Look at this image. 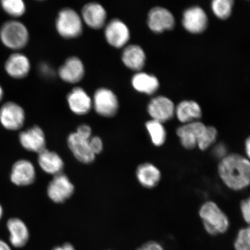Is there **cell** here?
Segmentation results:
<instances>
[{"mask_svg": "<svg viewBox=\"0 0 250 250\" xmlns=\"http://www.w3.org/2000/svg\"><path fill=\"white\" fill-rule=\"evenodd\" d=\"M104 36L109 44L116 48H123L130 39L129 28L118 19L112 20L106 25Z\"/></svg>", "mask_w": 250, "mask_h": 250, "instance_id": "8fae6325", "label": "cell"}, {"mask_svg": "<svg viewBox=\"0 0 250 250\" xmlns=\"http://www.w3.org/2000/svg\"><path fill=\"white\" fill-rule=\"evenodd\" d=\"M78 135L86 139H90L92 137V129L89 125L83 124L78 126L76 132Z\"/></svg>", "mask_w": 250, "mask_h": 250, "instance_id": "836d02e7", "label": "cell"}, {"mask_svg": "<svg viewBox=\"0 0 250 250\" xmlns=\"http://www.w3.org/2000/svg\"><path fill=\"white\" fill-rule=\"evenodd\" d=\"M29 40V29L18 20L6 21L0 27V42L12 51L20 52L26 48Z\"/></svg>", "mask_w": 250, "mask_h": 250, "instance_id": "7a4b0ae2", "label": "cell"}, {"mask_svg": "<svg viewBox=\"0 0 250 250\" xmlns=\"http://www.w3.org/2000/svg\"><path fill=\"white\" fill-rule=\"evenodd\" d=\"M0 250H12V249L8 243L0 239Z\"/></svg>", "mask_w": 250, "mask_h": 250, "instance_id": "74e56055", "label": "cell"}, {"mask_svg": "<svg viewBox=\"0 0 250 250\" xmlns=\"http://www.w3.org/2000/svg\"><path fill=\"white\" fill-rule=\"evenodd\" d=\"M233 1L232 0H214L212 2V11L221 20H226L232 12Z\"/></svg>", "mask_w": 250, "mask_h": 250, "instance_id": "f1b7e54d", "label": "cell"}, {"mask_svg": "<svg viewBox=\"0 0 250 250\" xmlns=\"http://www.w3.org/2000/svg\"><path fill=\"white\" fill-rule=\"evenodd\" d=\"M3 215H4V208H3L1 203H0V221L2 220Z\"/></svg>", "mask_w": 250, "mask_h": 250, "instance_id": "ab89813d", "label": "cell"}, {"mask_svg": "<svg viewBox=\"0 0 250 250\" xmlns=\"http://www.w3.org/2000/svg\"><path fill=\"white\" fill-rule=\"evenodd\" d=\"M246 157L250 161V135L247 138L245 143Z\"/></svg>", "mask_w": 250, "mask_h": 250, "instance_id": "8d00e7d4", "label": "cell"}, {"mask_svg": "<svg viewBox=\"0 0 250 250\" xmlns=\"http://www.w3.org/2000/svg\"><path fill=\"white\" fill-rule=\"evenodd\" d=\"M131 83L137 92L147 95H152L157 91L159 86L157 78L143 72H138L134 75Z\"/></svg>", "mask_w": 250, "mask_h": 250, "instance_id": "cb8c5ba5", "label": "cell"}, {"mask_svg": "<svg viewBox=\"0 0 250 250\" xmlns=\"http://www.w3.org/2000/svg\"><path fill=\"white\" fill-rule=\"evenodd\" d=\"M52 250H76L74 248V246L69 243L64 244L62 246L56 247L55 248Z\"/></svg>", "mask_w": 250, "mask_h": 250, "instance_id": "d590c367", "label": "cell"}, {"mask_svg": "<svg viewBox=\"0 0 250 250\" xmlns=\"http://www.w3.org/2000/svg\"><path fill=\"white\" fill-rule=\"evenodd\" d=\"M136 174L141 185L149 189L157 186L162 178L160 170L151 163L139 165L137 168Z\"/></svg>", "mask_w": 250, "mask_h": 250, "instance_id": "603a6c76", "label": "cell"}, {"mask_svg": "<svg viewBox=\"0 0 250 250\" xmlns=\"http://www.w3.org/2000/svg\"><path fill=\"white\" fill-rule=\"evenodd\" d=\"M212 153H213L214 157L218 159L220 161L229 154L227 146L223 143H219L215 145L212 149Z\"/></svg>", "mask_w": 250, "mask_h": 250, "instance_id": "d6a6232c", "label": "cell"}, {"mask_svg": "<svg viewBox=\"0 0 250 250\" xmlns=\"http://www.w3.org/2000/svg\"><path fill=\"white\" fill-rule=\"evenodd\" d=\"M151 142L156 146H161L167 140V133L163 124L151 120L146 124Z\"/></svg>", "mask_w": 250, "mask_h": 250, "instance_id": "484cf974", "label": "cell"}, {"mask_svg": "<svg viewBox=\"0 0 250 250\" xmlns=\"http://www.w3.org/2000/svg\"><path fill=\"white\" fill-rule=\"evenodd\" d=\"M208 17L201 8L194 7L184 12L183 24L185 29L192 33H201L208 26Z\"/></svg>", "mask_w": 250, "mask_h": 250, "instance_id": "ffe728a7", "label": "cell"}, {"mask_svg": "<svg viewBox=\"0 0 250 250\" xmlns=\"http://www.w3.org/2000/svg\"><path fill=\"white\" fill-rule=\"evenodd\" d=\"M107 16V12L101 4L90 2L83 6L81 17L87 26L99 30L105 26Z\"/></svg>", "mask_w": 250, "mask_h": 250, "instance_id": "2e32d148", "label": "cell"}, {"mask_svg": "<svg viewBox=\"0 0 250 250\" xmlns=\"http://www.w3.org/2000/svg\"><path fill=\"white\" fill-rule=\"evenodd\" d=\"M218 173L225 185L234 191L250 186V161L237 153L229 154L219 162Z\"/></svg>", "mask_w": 250, "mask_h": 250, "instance_id": "6da1fadb", "label": "cell"}, {"mask_svg": "<svg viewBox=\"0 0 250 250\" xmlns=\"http://www.w3.org/2000/svg\"><path fill=\"white\" fill-rule=\"evenodd\" d=\"M0 7L12 20H18L22 17L27 11L26 3L23 0H1Z\"/></svg>", "mask_w": 250, "mask_h": 250, "instance_id": "4316f807", "label": "cell"}, {"mask_svg": "<svg viewBox=\"0 0 250 250\" xmlns=\"http://www.w3.org/2000/svg\"><path fill=\"white\" fill-rule=\"evenodd\" d=\"M46 191L52 202L62 203L73 195L74 186L66 175L62 173L54 176L50 181Z\"/></svg>", "mask_w": 250, "mask_h": 250, "instance_id": "ba28073f", "label": "cell"}, {"mask_svg": "<svg viewBox=\"0 0 250 250\" xmlns=\"http://www.w3.org/2000/svg\"><path fill=\"white\" fill-rule=\"evenodd\" d=\"M89 140L76 133H72L67 138V145L72 154L81 163L89 164L95 161L96 155L90 147Z\"/></svg>", "mask_w": 250, "mask_h": 250, "instance_id": "7c38bea8", "label": "cell"}, {"mask_svg": "<svg viewBox=\"0 0 250 250\" xmlns=\"http://www.w3.org/2000/svg\"><path fill=\"white\" fill-rule=\"evenodd\" d=\"M218 132L213 126H206L198 141V147L201 151H206L215 145L217 139Z\"/></svg>", "mask_w": 250, "mask_h": 250, "instance_id": "83f0119b", "label": "cell"}, {"mask_svg": "<svg viewBox=\"0 0 250 250\" xmlns=\"http://www.w3.org/2000/svg\"><path fill=\"white\" fill-rule=\"evenodd\" d=\"M37 161L41 169L54 176L62 173L64 168V162L61 156L46 148L39 153Z\"/></svg>", "mask_w": 250, "mask_h": 250, "instance_id": "44dd1931", "label": "cell"}, {"mask_svg": "<svg viewBox=\"0 0 250 250\" xmlns=\"http://www.w3.org/2000/svg\"><path fill=\"white\" fill-rule=\"evenodd\" d=\"M174 104L169 99L165 96H158L151 100L148 105V112L152 120L162 124L173 117Z\"/></svg>", "mask_w": 250, "mask_h": 250, "instance_id": "5bb4252c", "label": "cell"}, {"mask_svg": "<svg viewBox=\"0 0 250 250\" xmlns=\"http://www.w3.org/2000/svg\"><path fill=\"white\" fill-rule=\"evenodd\" d=\"M174 24L173 15L167 9L155 7L149 12L148 25L149 29L154 32L159 33L166 30H171Z\"/></svg>", "mask_w": 250, "mask_h": 250, "instance_id": "e0dca14e", "label": "cell"}, {"mask_svg": "<svg viewBox=\"0 0 250 250\" xmlns=\"http://www.w3.org/2000/svg\"><path fill=\"white\" fill-rule=\"evenodd\" d=\"M240 209L244 221L248 226H250V196L242 201Z\"/></svg>", "mask_w": 250, "mask_h": 250, "instance_id": "4dcf8cb0", "label": "cell"}, {"mask_svg": "<svg viewBox=\"0 0 250 250\" xmlns=\"http://www.w3.org/2000/svg\"><path fill=\"white\" fill-rule=\"evenodd\" d=\"M19 142L27 151L39 154L46 149V137L42 127L34 125L21 131L18 136Z\"/></svg>", "mask_w": 250, "mask_h": 250, "instance_id": "30bf717a", "label": "cell"}, {"mask_svg": "<svg viewBox=\"0 0 250 250\" xmlns=\"http://www.w3.org/2000/svg\"><path fill=\"white\" fill-rule=\"evenodd\" d=\"M26 112L19 103L6 102L0 107V125L8 131L20 130L26 122Z\"/></svg>", "mask_w": 250, "mask_h": 250, "instance_id": "5b68a950", "label": "cell"}, {"mask_svg": "<svg viewBox=\"0 0 250 250\" xmlns=\"http://www.w3.org/2000/svg\"><path fill=\"white\" fill-rule=\"evenodd\" d=\"M31 64L28 56L21 52H14L4 62L5 73L14 80H23L29 76Z\"/></svg>", "mask_w": 250, "mask_h": 250, "instance_id": "9c48e42d", "label": "cell"}, {"mask_svg": "<svg viewBox=\"0 0 250 250\" xmlns=\"http://www.w3.org/2000/svg\"><path fill=\"white\" fill-rule=\"evenodd\" d=\"M206 125L201 122L195 121L184 124L177 129V136L181 145L186 149H193L197 147L198 141Z\"/></svg>", "mask_w": 250, "mask_h": 250, "instance_id": "4fadbf2b", "label": "cell"}, {"mask_svg": "<svg viewBox=\"0 0 250 250\" xmlns=\"http://www.w3.org/2000/svg\"><path fill=\"white\" fill-rule=\"evenodd\" d=\"M35 166L26 159H18L12 165L9 179L14 185L27 187L31 185L36 180Z\"/></svg>", "mask_w": 250, "mask_h": 250, "instance_id": "52a82bcc", "label": "cell"}, {"mask_svg": "<svg viewBox=\"0 0 250 250\" xmlns=\"http://www.w3.org/2000/svg\"><path fill=\"white\" fill-rule=\"evenodd\" d=\"M234 248L236 250H250V226L239 230L234 240Z\"/></svg>", "mask_w": 250, "mask_h": 250, "instance_id": "f546056e", "label": "cell"}, {"mask_svg": "<svg viewBox=\"0 0 250 250\" xmlns=\"http://www.w3.org/2000/svg\"><path fill=\"white\" fill-rule=\"evenodd\" d=\"M199 214L205 230L211 236L224 234L229 229V218L216 203L205 202L200 208Z\"/></svg>", "mask_w": 250, "mask_h": 250, "instance_id": "3957f363", "label": "cell"}, {"mask_svg": "<svg viewBox=\"0 0 250 250\" xmlns=\"http://www.w3.org/2000/svg\"><path fill=\"white\" fill-rule=\"evenodd\" d=\"M9 233V240L15 248H23L30 239V231L26 223L18 217L9 218L6 224Z\"/></svg>", "mask_w": 250, "mask_h": 250, "instance_id": "9a60e30c", "label": "cell"}, {"mask_svg": "<svg viewBox=\"0 0 250 250\" xmlns=\"http://www.w3.org/2000/svg\"><path fill=\"white\" fill-rule=\"evenodd\" d=\"M136 250H164L160 244L154 241H150L144 244Z\"/></svg>", "mask_w": 250, "mask_h": 250, "instance_id": "e575fe53", "label": "cell"}, {"mask_svg": "<svg viewBox=\"0 0 250 250\" xmlns=\"http://www.w3.org/2000/svg\"><path fill=\"white\" fill-rule=\"evenodd\" d=\"M90 148L95 155L100 154L103 149V143L102 140L98 136L90 137L89 140Z\"/></svg>", "mask_w": 250, "mask_h": 250, "instance_id": "1f68e13d", "label": "cell"}, {"mask_svg": "<svg viewBox=\"0 0 250 250\" xmlns=\"http://www.w3.org/2000/svg\"><path fill=\"white\" fill-rule=\"evenodd\" d=\"M58 74L65 83H76L83 80L85 75V67L80 58L72 56L59 68Z\"/></svg>", "mask_w": 250, "mask_h": 250, "instance_id": "ac0fdd59", "label": "cell"}, {"mask_svg": "<svg viewBox=\"0 0 250 250\" xmlns=\"http://www.w3.org/2000/svg\"><path fill=\"white\" fill-rule=\"evenodd\" d=\"M122 61L130 70L139 72L145 67L146 55L139 45H130L124 48L122 54Z\"/></svg>", "mask_w": 250, "mask_h": 250, "instance_id": "7402d4cb", "label": "cell"}, {"mask_svg": "<svg viewBox=\"0 0 250 250\" xmlns=\"http://www.w3.org/2000/svg\"><path fill=\"white\" fill-rule=\"evenodd\" d=\"M175 112L178 120L184 124L195 122L202 117L201 107L198 103L193 101L181 102L177 105Z\"/></svg>", "mask_w": 250, "mask_h": 250, "instance_id": "d4e9b609", "label": "cell"}, {"mask_svg": "<svg viewBox=\"0 0 250 250\" xmlns=\"http://www.w3.org/2000/svg\"><path fill=\"white\" fill-rule=\"evenodd\" d=\"M4 97V90L1 84H0V103L2 101Z\"/></svg>", "mask_w": 250, "mask_h": 250, "instance_id": "f35d334b", "label": "cell"}, {"mask_svg": "<svg viewBox=\"0 0 250 250\" xmlns=\"http://www.w3.org/2000/svg\"><path fill=\"white\" fill-rule=\"evenodd\" d=\"M56 29L62 38H77L83 33V21L73 9L65 8L59 12L56 20Z\"/></svg>", "mask_w": 250, "mask_h": 250, "instance_id": "277c9868", "label": "cell"}, {"mask_svg": "<svg viewBox=\"0 0 250 250\" xmlns=\"http://www.w3.org/2000/svg\"><path fill=\"white\" fill-rule=\"evenodd\" d=\"M92 104L97 114L111 118L117 114L119 109L117 96L111 90L101 87L94 94Z\"/></svg>", "mask_w": 250, "mask_h": 250, "instance_id": "8992f818", "label": "cell"}, {"mask_svg": "<svg viewBox=\"0 0 250 250\" xmlns=\"http://www.w3.org/2000/svg\"><path fill=\"white\" fill-rule=\"evenodd\" d=\"M67 101L71 111L78 115L89 113L93 107L92 99L85 90L80 87H74L68 94Z\"/></svg>", "mask_w": 250, "mask_h": 250, "instance_id": "d6986e66", "label": "cell"}]
</instances>
